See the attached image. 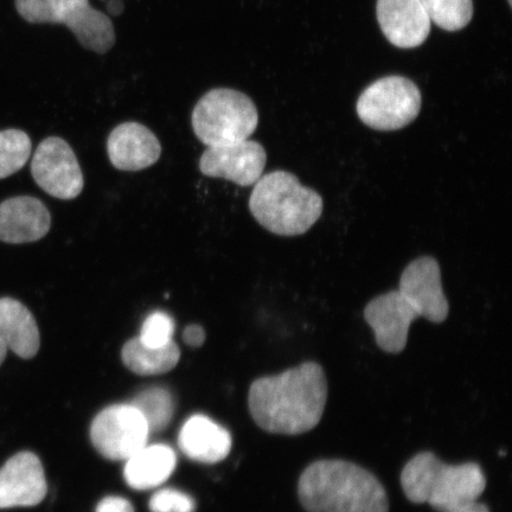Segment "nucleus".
Wrapping results in <instances>:
<instances>
[{"mask_svg":"<svg viewBox=\"0 0 512 512\" xmlns=\"http://www.w3.org/2000/svg\"><path fill=\"white\" fill-rule=\"evenodd\" d=\"M178 444L188 458L197 463L216 464L232 450L230 433L208 416H191L179 432Z\"/></svg>","mask_w":512,"mask_h":512,"instance_id":"f3484780","label":"nucleus"},{"mask_svg":"<svg viewBox=\"0 0 512 512\" xmlns=\"http://www.w3.org/2000/svg\"><path fill=\"white\" fill-rule=\"evenodd\" d=\"M31 174L38 187L63 201L79 197L85 187L72 146L59 137H49L38 145L31 162Z\"/></svg>","mask_w":512,"mask_h":512,"instance_id":"1a4fd4ad","label":"nucleus"},{"mask_svg":"<svg viewBox=\"0 0 512 512\" xmlns=\"http://www.w3.org/2000/svg\"><path fill=\"white\" fill-rule=\"evenodd\" d=\"M175 320L168 313L156 311L144 320L140 331V342L151 348H160L172 342Z\"/></svg>","mask_w":512,"mask_h":512,"instance_id":"b1692460","label":"nucleus"},{"mask_svg":"<svg viewBox=\"0 0 512 512\" xmlns=\"http://www.w3.org/2000/svg\"><path fill=\"white\" fill-rule=\"evenodd\" d=\"M266 163L264 146L247 139L208 146L200 159V170L204 176L227 179L240 187H251L264 175Z\"/></svg>","mask_w":512,"mask_h":512,"instance_id":"9d476101","label":"nucleus"},{"mask_svg":"<svg viewBox=\"0 0 512 512\" xmlns=\"http://www.w3.org/2000/svg\"><path fill=\"white\" fill-rule=\"evenodd\" d=\"M107 11L112 16H120L124 12V3L121 0H108Z\"/></svg>","mask_w":512,"mask_h":512,"instance_id":"cd10ccee","label":"nucleus"},{"mask_svg":"<svg viewBox=\"0 0 512 512\" xmlns=\"http://www.w3.org/2000/svg\"><path fill=\"white\" fill-rule=\"evenodd\" d=\"M307 512H389L387 491L364 467L341 459H323L306 467L298 482Z\"/></svg>","mask_w":512,"mask_h":512,"instance_id":"f03ea898","label":"nucleus"},{"mask_svg":"<svg viewBox=\"0 0 512 512\" xmlns=\"http://www.w3.org/2000/svg\"><path fill=\"white\" fill-rule=\"evenodd\" d=\"M326 401L328 380L316 362L261 377L252 383L248 393L249 412L255 424L272 434L312 431L323 418Z\"/></svg>","mask_w":512,"mask_h":512,"instance_id":"f257e3e1","label":"nucleus"},{"mask_svg":"<svg viewBox=\"0 0 512 512\" xmlns=\"http://www.w3.org/2000/svg\"><path fill=\"white\" fill-rule=\"evenodd\" d=\"M6 354H8V348H6L3 339L0 338V366H2L3 362L5 361Z\"/></svg>","mask_w":512,"mask_h":512,"instance_id":"c756f323","label":"nucleus"},{"mask_svg":"<svg viewBox=\"0 0 512 512\" xmlns=\"http://www.w3.org/2000/svg\"><path fill=\"white\" fill-rule=\"evenodd\" d=\"M30 155L31 140L27 133L14 128L0 132V179L23 169Z\"/></svg>","mask_w":512,"mask_h":512,"instance_id":"5701e85b","label":"nucleus"},{"mask_svg":"<svg viewBox=\"0 0 512 512\" xmlns=\"http://www.w3.org/2000/svg\"><path fill=\"white\" fill-rule=\"evenodd\" d=\"M509 4H511V0H508Z\"/></svg>","mask_w":512,"mask_h":512,"instance_id":"7c9ffc66","label":"nucleus"},{"mask_svg":"<svg viewBox=\"0 0 512 512\" xmlns=\"http://www.w3.org/2000/svg\"><path fill=\"white\" fill-rule=\"evenodd\" d=\"M249 210L262 227L275 235H303L322 216L323 198L287 171H273L256 182Z\"/></svg>","mask_w":512,"mask_h":512,"instance_id":"20e7f679","label":"nucleus"},{"mask_svg":"<svg viewBox=\"0 0 512 512\" xmlns=\"http://www.w3.org/2000/svg\"><path fill=\"white\" fill-rule=\"evenodd\" d=\"M48 491L40 458L19 452L0 469V509L36 507Z\"/></svg>","mask_w":512,"mask_h":512,"instance_id":"ddd939ff","label":"nucleus"},{"mask_svg":"<svg viewBox=\"0 0 512 512\" xmlns=\"http://www.w3.org/2000/svg\"><path fill=\"white\" fill-rule=\"evenodd\" d=\"M414 307L419 317L431 323L445 322L450 312L438 261L422 256L411 262L402 272L398 290Z\"/></svg>","mask_w":512,"mask_h":512,"instance_id":"9b49d317","label":"nucleus"},{"mask_svg":"<svg viewBox=\"0 0 512 512\" xmlns=\"http://www.w3.org/2000/svg\"><path fill=\"white\" fill-rule=\"evenodd\" d=\"M131 405L136 407L144 416L150 433L165 430L170 424L175 412V402L168 390L150 388L139 393Z\"/></svg>","mask_w":512,"mask_h":512,"instance_id":"412c9836","label":"nucleus"},{"mask_svg":"<svg viewBox=\"0 0 512 512\" xmlns=\"http://www.w3.org/2000/svg\"><path fill=\"white\" fill-rule=\"evenodd\" d=\"M376 12L384 36L395 47L418 48L430 36L432 22L421 0H377Z\"/></svg>","mask_w":512,"mask_h":512,"instance_id":"4468645a","label":"nucleus"},{"mask_svg":"<svg viewBox=\"0 0 512 512\" xmlns=\"http://www.w3.org/2000/svg\"><path fill=\"white\" fill-rule=\"evenodd\" d=\"M400 480L408 501L431 505L439 512H453L477 502L486 488L479 464H446L427 451L409 460Z\"/></svg>","mask_w":512,"mask_h":512,"instance_id":"7ed1b4c3","label":"nucleus"},{"mask_svg":"<svg viewBox=\"0 0 512 512\" xmlns=\"http://www.w3.org/2000/svg\"><path fill=\"white\" fill-rule=\"evenodd\" d=\"M183 339L192 348L202 347L204 341H206V331L201 325H189L183 332Z\"/></svg>","mask_w":512,"mask_h":512,"instance_id":"bb28decb","label":"nucleus"},{"mask_svg":"<svg viewBox=\"0 0 512 512\" xmlns=\"http://www.w3.org/2000/svg\"><path fill=\"white\" fill-rule=\"evenodd\" d=\"M177 464L176 453L168 445H146L126 460L124 476L134 490H151L168 480Z\"/></svg>","mask_w":512,"mask_h":512,"instance_id":"6ab92c4d","label":"nucleus"},{"mask_svg":"<svg viewBox=\"0 0 512 512\" xmlns=\"http://www.w3.org/2000/svg\"><path fill=\"white\" fill-rule=\"evenodd\" d=\"M431 22L446 31H459L471 22L472 0H421Z\"/></svg>","mask_w":512,"mask_h":512,"instance_id":"4be33fe9","label":"nucleus"},{"mask_svg":"<svg viewBox=\"0 0 512 512\" xmlns=\"http://www.w3.org/2000/svg\"><path fill=\"white\" fill-rule=\"evenodd\" d=\"M152 512H195L194 499L184 492L175 489H164L156 492L150 501Z\"/></svg>","mask_w":512,"mask_h":512,"instance_id":"393cba45","label":"nucleus"},{"mask_svg":"<svg viewBox=\"0 0 512 512\" xmlns=\"http://www.w3.org/2000/svg\"><path fill=\"white\" fill-rule=\"evenodd\" d=\"M422 98L415 83L387 76L364 89L357 101L358 117L376 131H398L418 118Z\"/></svg>","mask_w":512,"mask_h":512,"instance_id":"0eeeda50","label":"nucleus"},{"mask_svg":"<svg viewBox=\"0 0 512 512\" xmlns=\"http://www.w3.org/2000/svg\"><path fill=\"white\" fill-rule=\"evenodd\" d=\"M0 338L8 350L24 360L40 350V330L27 306L14 298H0Z\"/></svg>","mask_w":512,"mask_h":512,"instance_id":"a211bd4d","label":"nucleus"},{"mask_svg":"<svg viewBox=\"0 0 512 512\" xmlns=\"http://www.w3.org/2000/svg\"><path fill=\"white\" fill-rule=\"evenodd\" d=\"M107 153L115 169L140 171L158 162L162 146L146 126L124 123L115 127L108 137Z\"/></svg>","mask_w":512,"mask_h":512,"instance_id":"2eb2a0df","label":"nucleus"},{"mask_svg":"<svg viewBox=\"0 0 512 512\" xmlns=\"http://www.w3.org/2000/svg\"><path fill=\"white\" fill-rule=\"evenodd\" d=\"M192 128L206 146L247 140L256 131L259 114L248 95L235 89H211L192 112Z\"/></svg>","mask_w":512,"mask_h":512,"instance_id":"39448f33","label":"nucleus"},{"mask_svg":"<svg viewBox=\"0 0 512 512\" xmlns=\"http://www.w3.org/2000/svg\"><path fill=\"white\" fill-rule=\"evenodd\" d=\"M149 426L133 405H114L95 416L91 440L101 456L127 460L147 445Z\"/></svg>","mask_w":512,"mask_h":512,"instance_id":"6e6552de","label":"nucleus"},{"mask_svg":"<svg viewBox=\"0 0 512 512\" xmlns=\"http://www.w3.org/2000/svg\"><path fill=\"white\" fill-rule=\"evenodd\" d=\"M95 512H134V508L127 499L110 496L102 499Z\"/></svg>","mask_w":512,"mask_h":512,"instance_id":"a878e982","label":"nucleus"},{"mask_svg":"<svg viewBox=\"0 0 512 512\" xmlns=\"http://www.w3.org/2000/svg\"><path fill=\"white\" fill-rule=\"evenodd\" d=\"M16 9L31 24H63L81 46L106 54L115 43L113 23L93 8L89 0H16Z\"/></svg>","mask_w":512,"mask_h":512,"instance_id":"423d86ee","label":"nucleus"},{"mask_svg":"<svg viewBox=\"0 0 512 512\" xmlns=\"http://www.w3.org/2000/svg\"><path fill=\"white\" fill-rule=\"evenodd\" d=\"M453 512H490V510L488 508V505L475 502Z\"/></svg>","mask_w":512,"mask_h":512,"instance_id":"c85d7f7f","label":"nucleus"},{"mask_svg":"<svg viewBox=\"0 0 512 512\" xmlns=\"http://www.w3.org/2000/svg\"><path fill=\"white\" fill-rule=\"evenodd\" d=\"M46 204L31 196L9 198L0 204V241L19 245L41 240L49 233Z\"/></svg>","mask_w":512,"mask_h":512,"instance_id":"dca6fc26","label":"nucleus"},{"mask_svg":"<svg viewBox=\"0 0 512 512\" xmlns=\"http://www.w3.org/2000/svg\"><path fill=\"white\" fill-rule=\"evenodd\" d=\"M416 318L418 313L399 291L374 298L364 309V319L374 331L376 344L388 354L405 350L409 329Z\"/></svg>","mask_w":512,"mask_h":512,"instance_id":"f8f14e48","label":"nucleus"},{"mask_svg":"<svg viewBox=\"0 0 512 512\" xmlns=\"http://www.w3.org/2000/svg\"><path fill=\"white\" fill-rule=\"evenodd\" d=\"M125 366L138 375L150 376L168 373L177 366L181 351L172 341L160 348H151L133 338L121 351Z\"/></svg>","mask_w":512,"mask_h":512,"instance_id":"aec40b11","label":"nucleus"}]
</instances>
